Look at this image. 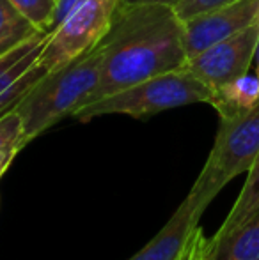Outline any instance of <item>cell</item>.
I'll list each match as a JSON object with an SVG mask.
<instances>
[{
	"label": "cell",
	"mask_w": 259,
	"mask_h": 260,
	"mask_svg": "<svg viewBox=\"0 0 259 260\" xmlns=\"http://www.w3.org/2000/svg\"><path fill=\"white\" fill-rule=\"evenodd\" d=\"M178 0H140L138 4H163V6H170L172 7Z\"/></svg>",
	"instance_id": "18"
},
{
	"label": "cell",
	"mask_w": 259,
	"mask_h": 260,
	"mask_svg": "<svg viewBox=\"0 0 259 260\" xmlns=\"http://www.w3.org/2000/svg\"><path fill=\"white\" fill-rule=\"evenodd\" d=\"M259 103V78L257 75H243L233 82L213 90L211 106L222 117H235L252 110Z\"/></svg>",
	"instance_id": "10"
},
{
	"label": "cell",
	"mask_w": 259,
	"mask_h": 260,
	"mask_svg": "<svg viewBox=\"0 0 259 260\" xmlns=\"http://www.w3.org/2000/svg\"><path fill=\"white\" fill-rule=\"evenodd\" d=\"M213 90L192 75L187 68L153 76L140 83L78 108L73 117L89 122L101 115H128L146 119L165 110L194 103H211Z\"/></svg>",
	"instance_id": "3"
},
{
	"label": "cell",
	"mask_w": 259,
	"mask_h": 260,
	"mask_svg": "<svg viewBox=\"0 0 259 260\" xmlns=\"http://www.w3.org/2000/svg\"><path fill=\"white\" fill-rule=\"evenodd\" d=\"M21 149L18 145H13V147H7L4 151H0V177L6 174V170L9 168V165L13 163V159L16 157V154Z\"/></svg>",
	"instance_id": "17"
},
{
	"label": "cell",
	"mask_w": 259,
	"mask_h": 260,
	"mask_svg": "<svg viewBox=\"0 0 259 260\" xmlns=\"http://www.w3.org/2000/svg\"><path fill=\"white\" fill-rule=\"evenodd\" d=\"M257 78H259V62H257Z\"/></svg>",
	"instance_id": "20"
},
{
	"label": "cell",
	"mask_w": 259,
	"mask_h": 260,
	"mask_svg": "<svg viewBox=\"0 0 259 260\" xmlns=\"http://www.w3.org/2000/svg\"><path fill=\"white\" fill-rule=\"evenodd\" d=\"M257 209H259V157L256 159V163L252 165V168L247 172L245 184H243L236 202L233 204L229 214L225 216L224 223L217 230V234H225L229 230H233L240 223L245 221Z\"/></svg>",
	"instance_id": "12"
},
{
	"label": "cell",
	"mask_w": 259,
	"mask_h": 260,
	"mask_svg": "<svg viewBox=\"0 0 259 260\" xmlns=\"http://www.w3.org/2000/svg\"><path fill=\"white\" fill-rule=\"evenodd\" d=\"M38 30L50 32L55 21L59 0H9Z\"/></svg>",
	"instance_id": "13"
},
{
	"label": "cell",
	"mask_w": 259,
	"mask_h": 260,
	"mask_svg": "<svg viewBox=\"0 0 259 260\" xmlns=\"http://www.w3.org/2000/svg\"><path fill=\"white\" fill-rule=\"evenodd\" d=\"M121 9V0H76L50 30L38 64L46 75L103 41Z\"/></svg>",
	"instance_id": "5"
},
{
	"label": "cell",
	"mask_w": 259,
	"mask_h": 260,
	"mask_svg": "<svg viewBox=\"0 0 259 260\" xmlns=\"http://www.w3.org/2000/svg\"><path fill=\"white\" fill-rule=\"evenodd\" d=\"M200 216L203 211L187 195L162 230L128 260H180L194 230L199 226Z\"/></svg>",
	"instance_id": "8"
},
{
	"label": "cell",
	"mask_w": 259,
	"mask_h": 260,
	"mask_svg": "<svg viewBox=\"0 0 259 260\" xmlns=\"http://www.w3.org/2000/svg\"><path fill=\"white\" fill-rule=\"evenodd\" d=\"M140 0H121V7H128V6H135L138 4Z\"/></svg>",
	"instance_id": "19"
},
{
	"label": "cell",
	"mask_w": 259,
	"mask_h": 260,
	"mask_svg": "<svg viewBox=\"0 0 259 260\" xmlns=\"http://www.w3.org/2000/svg\"><path fill=\"white\" fill-rule=\"evenodd\" d=\"M259 48V20L249 28L188 58L185 68L211 90L247 75Z\"/></svg>",
	"instance_id": "6"
},
{
	"label": "cell",
	"mask_w": 259,
	"mask_h": 260,
	"mask_svg": "<svg viewBox=\"0 0 259 260\" xmlns=\"http://www.w3.org/2000/svg\"><path fill=\"white\" fill-rule=\"evenodd\" d=\"M233 2H236V0H178L172 6V9L181 21H188L192 18L217 11Z\"/></svg>",
	"instance_id": "15"
},
{
	"label": "cell",
	"mask_w": 259,
	"mask_h": 260,
	"mask_svg": "<svg viewBox=\"0 0 259 260\" xmlns=\"http://www.w3.org/2000/svg\"><path fill=\"white\" fill-rule=\"evenodd\" d=\"M259 20V0H236L225 7L183 21L187 57L192 58L210 46L249 28Z\"/></svg>",
	"instance_id": "7"
},
{
	"label": "cell",
	"mask_w": 259,
	"mask_h": 260,
	"mask_svg": "<svg viewBox=\"0 0 259 260\" xmlns=\"http://www.w3.org/2000/svg\"><path fill=\"white\" fill-rule=\"evenodd\" d=\"M21 138H23V122H21L20 113L13 108L0 117V151L13 147V145L23 149Z\"/></svg>",
	"instance_id": "14"
},
{
	"label": "cell",
	"mask_w": 259,
	"mask_h": 260,
	"mask_svg": "<svg viewBox=\"0 0 259 260\" xmlns=\"http://www.w3.org/2000/svg\"><path fill=\"white\" fill-rule=\"evenodd\" d=\"M208 255V237L204 236L200 225L197 226L192 234L190 241H188L187 248H185L183 255L180 260H206Z\"/></svg>",
	"instance_id": "16"
},
{
	"label": "cell",
	"mask_w": 259,
	"mask_h": 260,
	"mask_svg": "<svg viewBox=\"0 0 259 260\" xmlns=\"http://www.w3.org/2000/svg\"><path fill=\"white\" fill-rule=\"evenodd\" d=\"M39 32L9 0H0V57L20 48Z\"/></svg>",
	"instance_id": "11"
},
{
	"label": "cell",
	"mask_w": 259,
	"mask_h": 260,
	"mask_svg": "<svg viewBox=\"0 0 259 260\" xmlns=\"http://www.w3.org/2000/svg\"><path fill=\"white\" fill-rule=\"evenodd\" d=\"M101 62L103 48L100 43L63 68L45 75L25 94L14 106L23 122V147L83 106L100 80Z\"/></svg>",
	"instance_id": "2"
},
{
	"label": "cell",
	"mask_w": 259,
	"mask_h": 260,
	"mask_svg": "<svg viewBox=\"0 0 259 260\" xmlns=\"http://www.w3.org/2000/svg\"><path fill=\"white\" fill-rule=\"evenodd\" d=\"M259 157V103L235 117H222L211 152L188 197L206 211L225 184L252 168Z\"/></svg>",
	"instance_id": "4"
},
{
	"label": "cell",
	"mask_w": 259,
	"mask_h": 260,
	"mask_svg": "<svg viewBox=\"0 0 259 260\" xmlns=\"http://www.w3.org/2000/svg\"><path fill=\"white\" fill-rule=\"evenodd\" d=\"M101 48L100 80L83 106L153 76L183 69L188 62L183 21L163 4L121 7Z\"/></svg>",
	"instance_id": "1"
},
{
	"label": "cell",
	"mask_w": 259,
	"mask_h": 260,
	"mask_svg": "<svg viewBox=\"0 0 259 260\" xmlns=\"http://www.w3.org/2000/svg\"><path fill=\"white\" fill-rule=\"evenodd\" d=\"M206 260H259V209L233 230L208 239Z\"/></svg>",
	"instance_id": "9"
}]
</instances>
